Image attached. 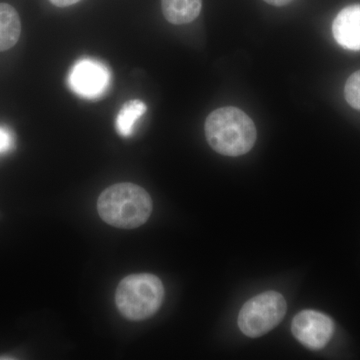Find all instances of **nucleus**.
Masks as SVG:
<instances>
[{"instance_id": "1", "label": "nucleus", "mask_w": 360, "mask_h": 360, "mask_svg": "<svg viewBox=\"0 0 360 360\" xmlns=\"http://www.w3.org/2000/svg\"><path fill=\"white\" fill-rule=\"evenodd\" d=\"M205 129L213 150L224 156L246 155L257 142L255 122L245 111L233 106L212 111L206 118Z\"/></svg>"}, {"instance_id": "2", "label": "nucleus", "mask_w": 360, "mask_h": 360, "mask_svg": "<svg viewBox=\"0 0 360 360\" xmlns=\"http://www.w3.org/2000/svg\"><path fill=\"white\" fill-rule=\"evenodd\" d=\"M97 210L106 224L118 229H136L153 212V200L146 189L134 184L108 187L99 196Z\"/></svg>"}, {"instance_id": "3", "label": "nucleus", "mask_w": 360, "mask_h": 360, "mask_svg": "<svg viewBox=\"0 0 360 360\" xmlns=\"http://www.w3.org/2000/svg\"><path fill=\"white\" fill-rule=\"evenodd\" d=\"M165 288L153 274H134L125 277L116 290L118 310L129 321H139L153 316L160 309Z\"/></svg>"}, {"instance_id": "4", "label": "nucleus", "mask_w": 360, "mask_h": 360, "mask_svg": "<svg viewBox=\"0 0 360 360\" xmlns=\"http://www.w3.org/2000/svg\"><path fill=\"white\" fill-rule=\"evenodd\" d=\"M286 310L288 304L281 293H260L243 304L238 315V328L248 338H260L281 323Z\"/></svg>"}, {"instance_id": "5", "label": "nucleus", "mask_w": 360, "mask_h": 360, "mask_svg": "<svg viewBox=\"0 0 360 360\" xmlns=\"http://www.w3.org/2000/svg\"><path fill=\"white\" fill-rule=\"evenodd\" d=\"M111 72L101 61L82 58L73 65L68 75V85L78 96L86 99L103 97L110 89Z\"/></svg>"}, {"instance_id": "6", "label": "nucleus", "mask_w": 360, "mask_h": 360, "mask_svg": "<svg viewBox=\"0 0 360 360\" xmlns=\"http://www.w3.org/2000/svg\"><path fill=\"white\" fill-rule=\"evenodd\" d=\"M291 331L305 347L322 349L335 333V323L328 315L316 310L305 309L296 314L291 323Z\"/></svg>"}, {"instance_id": "7", "label": "nucleus", "mask_w": 360, "mask_h": 360, "mask_svg": "<svg viewBox=\"0 0 360 360\" xmlns=\"http://www.w3.org/2000/svg\"><path fill=\"white\" fill-rule=\"evenodd\" d=\"M333 37L341 46L360 51V4L343 8L333 25Z\"/></svg>"}, {"instance_id": "8", "label": "nucleus", "mask_w": 360, "mask_h": 360, "mask_svg": "<svg viewBox=\"0 0 360 360\" xmlns=\"http://www.w3.org/2000/svg\"><path fill=\"white\" fill-rule=\"evenodd\" d=\"M201 7L202 0H161L163 15L172 25L193 22L200 15Z\"/></svg>"}, {"instance_id": "9", "label": "nucleus", "mask_w": 360, "mask_h": 360, "mask_svg": "<svg viewBox=\"0 0 360 360\" xmlns=\"http://www.w3.org/2000/svg\"><path fill=\"white\" fill-rule=\"evenodd\" d=\"M21 23L18 11L7 4H0V51H8L20 39Z\"/></svg>"}, {"instance_id": "10", "label": "nucleus", "mask_w": 360, "mask_h": 360, "mask_svg": "<svg viewBox=\"0 0 360 360\" xmlns=\"http://www.w3.org/2000/svg\"><path fill=\"white\" fill-rule=\"evenodd\" d=\"M146 104L139 99L125 103L116 117L115 125L118 134L129 137L134 134L135 125L146 115Z\"/></svg>"}, {"instance_id": "11", "label": "nucleus", "mask_w": 360, "mask_h": 360, "mask_svg": "<svg viewBox=\"0 0 360 360\" xmlns=\"http://www.w3.org/2000/svg\"><path fill=\"white\" fill-rule=\"evenodd\" d=\"M345 99L354 110L360 111V70L348 77L345 87Z\"/></svg>"}, {"instance_id": "12", "label": "nucleus", "mask_w": 360, "mask_h": 360, "mask_svg": "<svg viewBox=\"0 0 360 360\" xmlns=\"http://www.w3.org/2000/svg\"><path fill=\"white\" fill-rule=\"evenodd\" d=\"M13 136L8 129L0 127V153H6L13 148Z\"/></svg>"}, {"instance_id": "13", "label": "nucleus", "mask_w": 360, "mask_h": 360, "mask_svg": "<svg viewBox=\"0 0 360 360\" xmlns=\"http://www.w3.org/2000/svg\"><path fill=\"white\" fill-rule=\"evenodd\" d=\"M80 0H51L52 4L58 7H68L77 4Z\"/></svg>"}, {"instance_id": "14", "label": "nucleus", "mask_w": 360, "mask_h": 360, "mask_svg": "<svg viewBox=\"0 0 360 360\" xmlns=\"http://www.w3.org/2000/svg\"><path fill=\"white\" fill-rule=\"evenodd\" d=\"M264 1L270 4V6L281 7L288 6V4H291L293 0H264Z\"/></svg>"}]
</instances>
